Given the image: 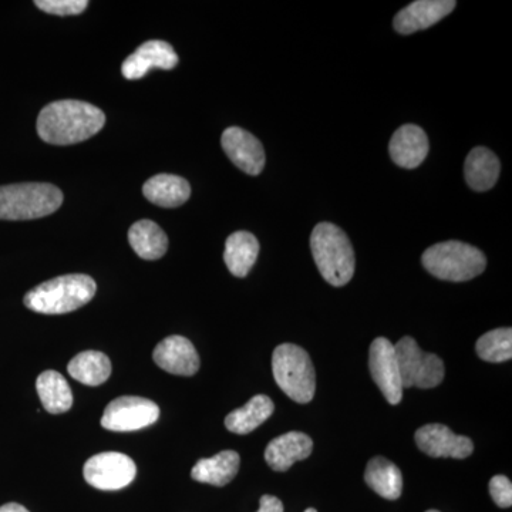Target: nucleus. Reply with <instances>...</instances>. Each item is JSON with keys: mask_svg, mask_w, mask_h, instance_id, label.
<instances>
[{"mask_svg": "<svg viewBox=\"0 0 512 512\" xmlns=\"http://www.w3.org/2000/svg\"><path fill=\"white\" fill-rule=\"evenodd\" d=\"M106 116L86 101L60 100L50 103L37 117V134L45 143L70 146L89 140L104 127Z\"/></svg>", "mask_w": 512, "mask_h": 512, "instance_id": "f257e3e1", "label": "nucleus"}, {"mask_svg": "<svg viewBox=\"0 0 512 512\" xmlns=\"http://www.w3.org/2000/svg\"><path fill=\"white\" fill-rule=\"evenodd\" d=\"M92 276L73 274L50 279L26 293L25 306L43 315H63L87 305L96 295Z\"/></svg>", "mask_w": 512, "mask_h": 512, "instance_id": "f03ea898", "label": "nucleus"}, {"mask_svg": "<svg viewBox=\"0 0 512 512\" xmlns=\"http://www.w3.org/2000/svg\"><path fill=\"white\" fill-rule=\"evenodd\" d=\"M313 259L320 275L333 286H345L355 274V251L345 232L330 222H320L311 235Z\"/></svg>", "mask_w": 512, "mask_h": 512, "instance_id": "7ed1b4c3", "label": "nucleus"}, {"mask_svg": "<svg viewBox=\"0 0 512 512\" xmlns=\"http://www.w3.org/2000/svg\"><path fill=\"white\" fill-rule=\"evenodd\" d=\"M63 204L56 185L23 183L0 187V220L26 221L47 217Z\"/></svg>", "mask_w": 512, "mask_h": 512, "instance_id": "20e7f679", "label": "nucleus"}, {"mask_svg": "<svg viewBox=\"0 0 512 512\" xmlns=\"http://www.w3.org/2000/svg\"><path fill=\"white\" fill-rule=\"evenodd\" d=\"M424 268L436 278L466 282L483 274L487 258L480 249L460 241L440 242L423 254Z\"/></svg>", "mask_w": 512, "mask_h": 512, "instance_id": "39448f33", "label": "nucleus"}, {"mask_svg": "<svg viewBox=\"0 0 512 512\" xmlns=\"http://www.w3.org/2000/svg\"><path fill=\"white\" fill-rule=\"evenodd\" d=\"M275 382L293 402L306 404L315 396V367L305 349L284 343L272 356Z\"/></svg>", "mask_w": 512, "mask_h": 512, "instance_id": "423d86ee", "label": "nucleus"}, {"mask_svg": "<svg viewBox=\"0 0 512 512\" xmlns=\"http://www.w3.org/2000/svg\"><path fill=\"white\" fill-rule=\"evenodd\" d=\"M403 389H433L444 379V363L439 356L423 352L416 340L406 336L394 346Z\"/></svg>", "mask_w": 512, "mask_h": 512, "instance_id": "0eeeda50", "label": "nucleus"}, {"mask_svg": "<svg viewBox=\"0 0 512 512\" xmlns=\"http://www.w3.org/2000/svg\"><path fill=\"white\" fill-rule=\"evenodd\" d=\"M83 474L84 480L97 490L117 491L133 483L137 467L126 454L107 451L89 458Z\"/></svg>", "mask_w": 512, "mask_h": 512, "instance_id": "6e6552de", "label": "nucleus"}, {"mask_svg": "<svg viewBox=\"0 0 512 512\" xmlns=\"http://www.w3.org/2000/svg\"><path fill=\"white\" fill-rule=\"evenodd\" d=\"M158 417L160 407L156 403L144 397L123 396L106 407L101 417V426L117 433H127L151 426Z\"/></svg>", "mask_w": 512, "mask_h": 512, "instance_id": "1a4fd4ad", "label": "nucleus"}, {"mask_svg": "<svg viewBox=\"0 0 512 512\" xmlns=\"http://www.w3.org/2000/svg\"><path fill=\"white\" fill-rule=\"evenodd\" d=\"M370 375L386 397L387 402L396 406L402 402L403 386L394 346L389 339L373 340L369 349Z\"/></svg>", "mask_w": 512, "mask_h": 512, "instance_id": "9d476101", "label": "nucleus"}, {"mask_svg": "<svg viewBox=\"0 0 512 512\" xmlns=\"http://www.w3.org/2000/svg\"><path fill=\"white\" fill-rule=\"evenodd\" d=\"M416 444L424 454L436 458H467L473 454V441L457 436L443 424H427L414 434Z\"/></svg>", "mask_w": 512, "mask_h": 512, "instance_id": "9b49d317", "label": "nucleus"}, {"mask_svg": "<svg viewBox=\"0 0 512 512\" xmlns=\"http://www.w3.org/2000/svg\"><path fill=\"white\" fill-rule=\"evenodd\" d=\"M221 146L229 160L249 175H259L265 167L261 141L244 128L229 127L221 137Z\"/></svg>", "mask_w": 512, "mask_h": 512, "instance_id": "f8f14e48", "label": "nucleus"}, {"mask_svg": "<svg viewBox=\"0 0 512 512\" xmlns=\"http://www.w3.org/2000/svg\"><path fill=\"white\" fill-rule=\"evenodd\" d=\"M178 56L174 47L163 40H150L138 47L121 66V73L127 80L143 79L151 69H174Z\"/></svg>", "mask_w": 512, "mask_h": 512, "instance_id": "ddd939ff", "label": "nucleus"}, {"mask_svg": "<svg viewBox=\"0 0 512 512\" xmlns=\"http://www.w3.org/2000/svg\"><path fill=\"white\" fill-rule=\"evenodd\" d=\"M158 367L177 376H194L200 370V356L191 340L183 336H168L158 343L153 353Z\"/></svg>", "mask_w": 512, "mask_h": 512, "instance_id": "4468645a", "label": "nucleus"}, {"mask_svg": "<svg viewBox=\"0 0 512 512\" xmlns=\"http://www.w3.org/2000/svg\"><path fill=\"white\" fill-rule=\"evenodd\" d=\"M454 0H416L397 13L393 20L394 29L402 35L431 28L456 9Z\"/></svg>", "mask_w": 512, "mask_h": 512, "instance_id": "2eb2a0df", "label": "nucleus"}, {"mask_svg": "<svg viewBox=\"0 0 512 512\" xmlns=\"http://www.w3.org/2000/svg\"><path fill=\"white\" fill-rule=\"evenodd\" d=\"M429 148V138L423 128L416 124H406L393 134L389 153L399 167L413 170L426 160Z\"/></svg>", "mask_w": 512, "mask_h": 512, "instance_id": "dca6fc26", "label": "nucleus"}, {"mask_svg": "<svg viewBox=\"0 0 512 512\" xmlns=\"http://www.w3.org/2000/svg\"><path fill=\"white\" fill-rule=\"evenodd\" d=\"M313 441L308 434L291 431L276 437L265 450L268 466L278 473H284L296 463L311 456Z\"/></svg>", "mask_w": 512, "mask_h": 512, "instance_id": "f3484780", "label": "nucleus"}, {"mask_svg": "<svg viewBox=\"0 0 512 512\" xmlns=\"http://www.w3.org/2000/svg\"><path fill=\"white\" fill-rule=\"evenodd\" d=\"M241 457L237 451L225 450L211 458H201L191 470V477L198 483L224 487L237 477Z\"/></svg>", "mask_w": 512, "mask_h": 512, "instance_id": "a211bd4d", "label": "nucleus"}, {"mask_svg": "<svg viewBox=\"0 0 512 512\" xmlns=\"http://www.w3.org/2000/svg\"><path fill=\"white\" fill-rule=\"evenodd\" d=\"M144 197L158 207L175 208L185 204L191 195V185L183 177L158 174L144 184Z\"/></svg>", "mask_w": 512, "mask_h": 512, "instance_id": "6ab92c4d", "label": "nucleus"}, {"mask_svg": "<svg viewBox=\"0 0 512 512\" xmlns=\"http://www.w3.org/2000/svg\"><path fill=\"white\" fill-rule=\"evenodd\" d=\"M500 171V160L493 151L485 147H476L471 150L464 165L467 184L474 191L491 190L500 177Z\"/></svg>", "mask_w": 512, "mask_h": 512, "instance_id": "aec40b11", "label": "nucleus"}, {"mask_svg": "<svg viewBox=\"0 0 512 512\" xmlns=\"http://www.w3.org/2000/svg\"><path fill=\"white\" fill-rule=\"evenodd\" d=\"M258 254L259 242L251 232H234L225 242L224 261L229 272L237 278H245L249 274Z\"/></svg>", "mask_w": 512, "mask_h": 512, "instance_id": "412c9836", "label": "nucleus"}, {"mask_svg": "<svg viewBox=\"0 0 512 512\" xmlns=\"http://www.w3.org/2000/svg\"><path fill=\"white\" fill-rule=\"evenodd\" d=\"M365 480L375 493L386 500H397L402 495V471L387 458H372L366 467Z\"/></svg>", "mask_w": 512, "mask_h": 512, "instance_id": "4be33fe9", "label": "nucleus"}, {"mask_svg": "<svg viewBox=\"0 0 512 512\" xmlns=\"http://www.w3.org/2000/svg\"><path fill=\"white\" fill-rule=\"evenodd\" d=\"M36 389L46 412L62 414L72 409V389L66 379L56 370H46L37 377Z\"/></svg>", "mask_w": 512, "mask_h": 512, "instance_id": "5701e85b", "label": "nucleus"}, {"mask_svg": "<svg viewBox=\"0 0 512 512\" xmlns=\"http://www.w3.org/2000/svg\"><path fill=\"white\" fill-rule=\"evenodd\" d=\"M275 412V404L264 394L252 397L241 409L229 413L225 419V427L231 433L248 434L258 429Z\"/></svg>", "mask_w": 512, "mask_h": 512, "instance_id": "b1692460", "label": "nucleus"}, {"mask_svg": "<svg viewBox=\"0 0 512 512\" xmlns=\"http://www.w3.org/2000/svg\"><path fill=\"white\" fill-rule=\"evenodd\" d=\"M131 248L140 258L156 261L163 258L168 249V238L156 222L137 221L128 231Z\"/></svg>", "mask_w": 512, "mask_h": 512, "instance_id": "393cba45", "label": "nucleus"}, {"mask_svg": "<svg viewBox=\"0 0 512 512\" xmlns=\"http://www.w3.org/2000/svg\"><path fill=\"white\" fill-rule=\"evenodd\" d=\"M69 375L77 382L86 386H100L106 383L111 375V362L104 353L87 350L70 360Z\"/></svg>", "mask_w": 512, "mask_h": 512, "instance_id": "a878e982", "label": "nucleus"}, {"mask_svg": "<svg viewBox=\"0 0 512 512\" xmlns=\"http://www.w3.org/2000/svg\"><path fill=\"white\" fill-rule=\"evenodd\" d=\"M477 355L490 363H503L512 357V329L501 328L485 333L477 340Z\"/></svg>", "mask_w": 512, "mask_h": 512, "instance_id": "bb28decb", "label": "nucleus"}, {"mask_svg": "<svg viewBox=\"0 0 512 512\" xmlns=\"http://www.w3.org/2000/svg\"><path fill=\"white\" fill-rule=\"evenodd\" d=\"M35 5L43 12L56 16L80 15L89 6L87 0H36Z\"/></svg>", "mask_w": 512, "mask_h": 512, "instance_id": "cd10ccee", "label": "nucleus"}, {"mask_svg": "<svg viewBox=\"0 0 512 512\" xmlns=\"http://www.w3.org/2000/svg\"><path fill=\"white\" fill-rule=\"evenodd\" d=\"M490 494L498 507L510 508L512 505V484L510 478L505 476L491 478Z\"/></svg>", "mask_w": 512, "mask_h": 512, "instance_id": "c85d7f7f", "label": "nucleus"}, {"mask_svg": "<svg viewBox=\"0 0 512 512\" xmlns=\"http://www.w3.org/2000/svg\"><path fill=\"white\" fill-rule=\"evenodd\" d=\"M258 512H284V504L274 495H264L259 501Z\"/></svg>", "mask_w": 512, "mask_h": 512, "instance_id": "c756f323", "label": "nucleus"}, {"mask_svg": "<svg viewBox=\"0 0 512 512\" xmlns=\"http://www.w3.org/2000/svg\"><path fill=\"white\" fill-rule=\"evenodd\" d=\"M0 512H30L29 510H26L23 505L16 504V503H9L2 505L0 507Z\"/></svg>", "mask_w": 512, "mask_h": 512, "instance_id": "7c9ffc66", "label": "nucleus"}, {"mask_svg": "<svg viewBox=\"0 0 512 512\" xmlns=\"http://www.w3.org/2000/svg\"><path fill=\"white\" fill-rule=\"evenodd\" d=\"M305 512H318L315 510V508H308V510H306Z\"/></svg>", "mask_w": 512, "mask_h": 512, "instance_id": "2f4dec72", "label": "nucleus"}, {"mask_svg": "<svg viewBox=\"0 0 512 512\" xmlns=\"http://www.w3.org/2000/svg\"><path fill=\"white\" fill-rule=\"evenodd\" d=\"M426 512H440V511L430 510V511H426Z\"/></svg>", "mask_w": 512, "mask_h": 512, "instance_id": "473e14b6", "label": "nucleus"}]
</instances>
